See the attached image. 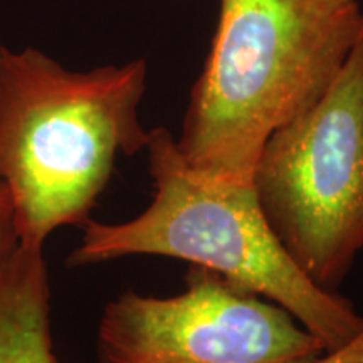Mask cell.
I'll return each mask as SVG.
<instances>
[{
    "label": "cell",
    "instance_id": "obj_1",
    "mask_svg": "<svg viewBox=\"0 0 363 363\" xmlns=\"http://www.w3.org/2000/svg\"><path fill=\"white\" fill-rule=\"evenodd\" d=\"M147 62L71 71L35 48L0 45V184L19 246L43 249L59 227H81L116 158L145 152L140 120Z\"/></svg>",
    "mask_w": 363,
    "mask_h": 363
},
{
    "label": "cell",
    "instance_id": "obj_2",
    "mask_svg": "<svg viewBox=\"0 0 363 363\" xmlns=\"http://www.w3.org/2000/svg\"><path fill=\"white\" fill-rule=\"evenodd\" d=\"M363 33L358 0H220L177 150L201 174L251 184L262 145L315 104Z\"/></svg>",
    "mask_w": 363,
    "mask_h": 363
},
{
    "label": "cell",
    "instance_id": "obj_3",
    "mask_svg": "<svg viewBox=\"0 0 363 363\" xmlns=\"http://www.w3.org/2000/svg\"><path fill=\"white\" fill-rule=\"evenodd\" d=\"M153 201L120 224L86 220L69 267L130 256H163L219 272L288 310L337 350L363 328L347 298L325 291L298 269L262 216L251 184L212 179L184 162L170 130H148L145 147Z\"/></svg>",
    "mask_w": 363,
    "mask_h": 363
},
{
    "label": "cell",
    "instance_id": "obj_4",
    "mask_svg": "<svg viewBox=\"0 0 363 363\" xmlns=\"http://www.w3.org/2000/svg\"><path fill=\"white\" fill-rule=\"evenodd\" d=\"M251 187L298 269L335 293L363 251V33L323 96L269 135Z\"/></svg>",
    "mask_w": 363,
    "mask_h": 363
},
{
    "label": "cell",
    "instance_id": "obj_5",
    "mask_svg": "<svg viewBox=\"0 0 363 363\" xmlns=\"http://www.w3.org/2000/svg\"><path fill=\"white\" fill-rule=\"evenodd\" d=\"M323 353L278 303L197 264L175 296L111 299L96 331L98 363H311Z\"/></svg>",
    "mask_w": 363,
    "mask_h": 363
},
{
    "label": "cell",
    "instance_id": "obj_6",
    "mask_svg": "<svg viewBox=\"0 0 363 363\" xmlns=\"http://www.w3.org/2000/svg\"><path fill=\"white\" fill-rule=\"evenodd\" d=\"M0 363H57L43 249L17 246L0 261Z\"/></svg>",
    "mask_w": 363,
    "mask_h": 363
},
{
    "label": "cell",
    "instance_id": "obj_7",
    "mask_svg": "<svg viewBox=\"0 0 363 363\" xmlns=\"http://www.w3.org/2000/svg\"><path fill=\"white\" fill-rule=\"evenodd\" d=\"M19 246V239L13 222L12 199L7 187L0 184V261Z\"/></svg>",
    "mask_w": 363,
    "mask_h": 363
},
{
    "label": "cell",
    "instance_id": "obj_8",
    "mask_svg": "<svg viewBox=\"0 0 363 363\" xmlns=\"http://www.w3.org/2000/svg\"><path fill=\"white\" fill-rule=\"evenodd\" d=\"M311 363H363V328L337 350L326 352Z\"/></svg>",
    "mask_w": 363,
    "mask_h": 363
}]
</instances>
